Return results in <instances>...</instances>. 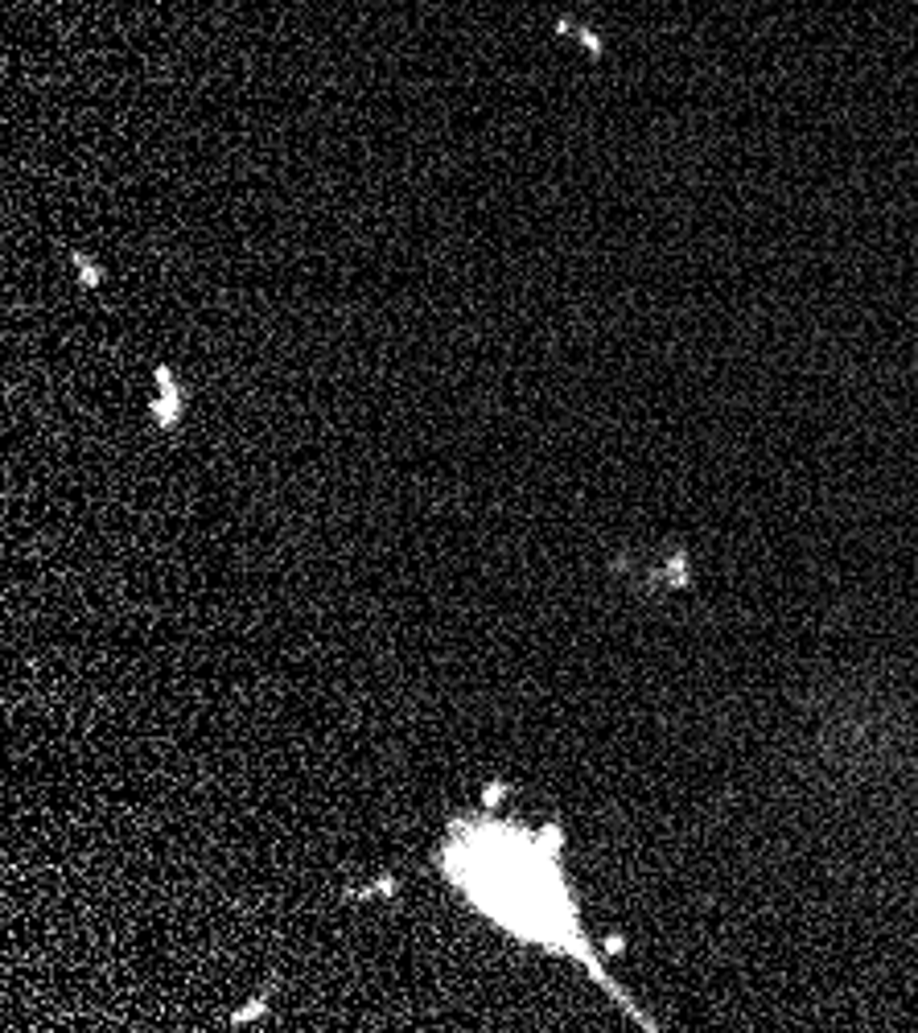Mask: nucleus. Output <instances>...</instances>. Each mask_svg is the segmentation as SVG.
Here are the masks:
<instances>
[{
	"label": "nucleus",
	"instance_id": "f257e3e1",
	"mask_svg": "<svg viewBox=\"0 0 918 1033\" xmlns=\"http://www.w3.org/2000/svg\"><path fill=\"white\" fill-rule=\"evenodd\" d=\"M441 869L453 885H462L466 897L482 914L519 935L523 943H539L548 951H565L577 964L589 967V976L618 996L626 1013L643 1021V1030H655L643 1013H638L606 967L597 964L589 939L581 931L577 897L568 890L565 869H561V828L552 824L539 840H532L519 824H457L445 836L441 849Z\"/></svg>",
	"mask_w": 918,
	"mask_h": 1033
}]
</instances>
